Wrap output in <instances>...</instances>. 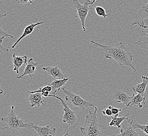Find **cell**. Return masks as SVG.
I'll return each mask as SVG.
<instances>
[{
  "instance_id": "obj_1",
  "label": "cell",
  "mask_w": 148,
  "mask_h": 136,
  "mask_svg": "<svg viewBox=\"0 0 148 136\" xmlns=\"http://www.w3.org/2000/svg\"><path fill=\"white\" fill-rule=\"evenodd\" d=\"M90 43L97 46L101 51L105 53V57L106 59L116 60L121 67L127 66L132 68L134 72L137 70L132 64V54L128 49L125 48L123 43H118L115 45H105L99 43L91 40Z\"/></svg>"
},
{
  "instance_id": "obj_2",
  "label": "cell",
  "mask_w": 148,
  "mask_h": 136,
  "mask_svg": "<svg viewBox=\"0 0 148 136\" xmlns=\"http://www.w3.org/2000/svg\"><path fill=\"white\" fill-rule=\"evenodd\" d=\"M94 112L89 111V114L86 116L85 123L80 130L84 136H104L102 127L98 120L97 107L95 108Z\"/></svg>"
},
{
  "instance_id": "obj_3",
  "label": "cell",
  "mask_w": 148,
  "mask_h": 136,
  "mask_svg": "<svg viewBox=\"0 0 148 136\" xmlns=\"http://www.w3.org/2000/svg\"><path fill=\"white\" fill-rule=\"evenodd\" d=\"M14 106H11V110L8 116L1 118V120L5 123V126L3 129H7L15 133L18 130L22 128L31 129L34 128V124L33 122L26 123L20 118L14 112Z\"/></svg>"
},
{
  "instance_id": "obj_4",
  "label": "cell",
  "mask_w": 148,
  "mask_h": 136,
  "mask_svg": "<svg viewBox=\"0 0 148 136\" xmlns=\"http://www.w3.org/2000/svg\"><path fill=\"white\" fill-rule=\"evenodd\" d=\"M49 97H53L59 99L63 106V110L64 111V115L63 116V122L67 123L69 129H75L79 124V120L74 111L71 110L69 105L63 99L56 95H49Z\"/></svg>"
},
{
  "instance_id": "obj_5",
  "label": "cell",
  "mask_w": 148,
  "mask_h": 136,
  "mask_svg": "<svg viewBox=\"0 0 148 136\" xmlns=\"http://www.w3.org/2000/svg\"><path fill=\"white\" fill-rule=\"evenodd\" d=\"M96 2V1H90L86 0L83 4H81L79 1L74 0L72 1V3L74 4L73 7L76 8L77 10V14L75 16V18H79L82 25V28L84 31H86L85 21L88 12L90 10H92V8L89 7V5H92Z\"/></svg>"
},
{
  "instance_id": "obj_6",
  "label": "cell",
  "mask_w": 148,
  "mask_h": 136,
  "mask_svg": "<svg viewBox=\"0 0 148 136\" xmlns=\"http://www.w3.org/2000/svg\"><path fill=\"white\" fill-rule=\"evenodd\" d=\"M61 90H62L63 92L65 94L66 101L71 103L74 106L79 108L82 109H84L89 107H93L95 108L96 107V106H95L92 103L83 99L79 95L71 93L70 91L67 90L64 87L62 88Z\"/></svg>"
},
{
  "instance_id": "obj_7",
  "label": "cell",
  "mask_w": 148,
  "mask_h": 136,
  "mask_svg": "<svg viewBox=\"0 0 148 136\" xmlns=\"http://www.w3.org/2000/svg\"><path fill=\"white\" fill-rule=\"evenodd\" d=\"M112 98L118 103H121L127 106H130L131 97H129L125 91L117 89L114 91Z\"/></svg>"
},
{
  "instance_id": "obj_8",
  "label": "cell",
  "mask_w": 148,
  "mask_h": 136,
  "mask_svg": "<svg viewBox=\"0 0 148 136\" xmlns=\"http://www.w3.org/2000/svg\"><path fill=\"white\" fill-rule=\"evenodd\" d=\"M114 136H139V133L136 131L126 119L123 122L120 134Z\"/></svg>"
},
{
  "instance_id": "obj_9",
  "label": "cell",
  "mask_w": 148,
  "mask_h": 136,
  "mask_svg": "<svg viewBox=\"0 0 148 136\" xmlns=\"http://www.w3.org/2000/svg\"><path fill=\"white\" fill-rule=\"evenodd\" d=\"M37 66H38V63L37 62L35 63L33 58H31L28 60V62L26 64V66L24 69L23 73L20 75L19 77H17V79H22L26 75H29L30 77H32L35 73V69Z\"/></svg>"
},
{
  "instance_id": "obj_10",
  "label": "cell",
  "mask_w": 148,
  "mask_h": 136,
  "mask_svg": "<svg viewBox=\"0 0 148 136\" xmlns=\"http://www.w3.org/2000/svg\"><path fill=\"white\" fill-rule=\"evenodd\" d=\"M12 61L13 63V71H16V74L19 73V69L24 64L27 63V57L26 56H16V54L14 53L12 56Z\"/></svg>"
},
{
  "instance_id": "obj_11",
  "label": "cell",
  "mask_w": 148,
  "mask_h": 136,
  "mask_svg": "<svg viewBox=\"0 0 148 136\" xmlns=\"http://www.w3.org/2000/svg\"><path fill=\"white\" fill-rule=\"evenodd\" d=\"M42 70L43 71L47 72L49 75L53 77L55 79L58 78L59 80H62L65 78V77L64 75L58 66L45 67L42 68Z\"/></svg>"
},
{
  "instance_id": "obj_12",
  "label": "cell",
  "mask_w": 148,
  "mask_h": 136,
  "mask_svg": "<svg viewBox=\"0 0 148 136\" xmlns=\"http://www.w3.org/2000/svg\"><path fill=\"white\" fill-rule=\"evenodd\" d=\"M44 22H37L35 24H31L27 26L24 29V31L23 32L22 35L19 37V38L16 40V41L15 43L12 46V48L13 49L15 48V47L17 45V44L20 43V41L23 39V38H25L26 36H27L31 34L33 31H34L35 28L38 25H40L41 24H43Z\"/></svg>"
},
{
  "instance_id": "obj_13",
  "label": "cell",
  "mask_w": 148,
  "mask_h": 136,
  "mask_svg": "<svg viewBox=\"0 0 148 136\" xmlns=\"http://www.w3.org/2000/svg\"><path fill=\"white\" fill-rule=\"evenodd\" d=\"M148 95H145L143 94H138L136 95L133 94L131 97L130 106H134L140 108H143V105H145V101Z\"/></svg>"
},
{
  "instance_id": "obj_14",
  "label": "cell",
  "mask_w": 148,
  "mask_h": 136,
  "mask_svg": "<svg viewBox=\"0 0 148 136\" xmlns=\"http://www.w3.org/2000/svg\"><path fill=\"white\" fill-rule=\"evenodd\" d=\"M43 97V95L40 93L29 94V100L31 107L34 106L39 107L42 105H44V99Z\"/></svg>"
},
{
  "instance_id": "obj_15",
  "label": "cell",
  "mask_w": 148,
  "mask_h": 136,
  "mask_svg": "<svg viewBox=\"0 0 148 136\" xmlns=\"http://www.w3.org/2000/svg\"><path fill=\"white\" fill-rule=\"evenodd\" d=\"M33 129L36 131L37 135L39 136H51L55 135L56 132L55 128L51 129L49 125L43 127L34 126Z\"/></svg>"
},
{
  "instance_id": "obj_16",
  "label": "cell",
  "mask_w": 148,
  "mask_h": 136,
  "mask_svg": "<svg viewBox=\"0 0 148 136\" xmlns=\"http://www.w3.org/2000/svg\"><path fill=\"white\" fill-rule=\"evenodd\" d=\"M69 78H65V79L62 80L55 79L51 84V86L52 88L51 95H55L58 91H60L62 88H63V86L65 85L66 82L69 81Z\"/></svg>"
},
{
  "instance_id": "obj_17",
  "label": "cell",
  "mask_w": 148,
  "mask_h": 136,
  "mask_svg": "<svg viewBox=\"0 0 148 136\" xmlns=\"http://www.w3.org/2000/svg\"><path fill=\"white\" fill-rule=\"evenodd\" d=\"M136 45L139 46L143 49L148 50V29L141 32L139 39L136 43Z\"/></svg>"
},
{
  "instance_id": "obj_18",
  "label": "cell",
  "mask_w": 148,
  "mask_h": 136,
  "mask_svg": "<svg viewBox=\"0 0 148 136\" xmlns=\"http://www.w3.org/2000/svg\"><path fill=\"white\" fill-rule=\"evenodd\" d=\"M142 79L143 80V82L132 87V90L134 93L143 94H145L147 86L148 84V78L143 75Z\"/></svg>"
},
{
  "instance_id": "obj_19",
  "label": "cell",
  "mask_w": 148,
  "mask_h": 136,
  "mask_svg": "<svg viewBox=\"0 0 148 136\" xmlns=\"http://www.w3.org/2000/svg\"><path fill=\"white\" fill-rule=\"evenodd\" d=\"M130 114H128L125 115L124 116L118 117L119 114H117L116 115H114L112 116V120L111 122L108 123V126H114V127H117L118 128H121V124L123 122L127 119V117H128L129 115Z\"/></svg>"
},
{
  "instance_id": "obj_20",
  "label": "cell",
  "mask_w": 148,
  "mask_h": 136,
  "mask_svg": "<svg viewBox=\"0 0 148 136\" xmlns=\"http://www.w3.org/2000/svg\"><path fill=\"white\" fill-rule=\"evenodd\" d=\"M127 120H128L135 130L137 129H140L143 132L145 136H148V125H140L134 119L130 118L129 117H127Z\"/></svg>"
},
{
  "instance_id": "obj_21",
  "label": "cell",
  "mask_w": 148,
  "mask_h": 136,
  "mask_svg": "<svg viewBox=\"0 0 148 136\" xmlns=\"http://www.w3.org/2000/svg\"><path fill=\"white\" fill-rule=\"evenodd\" d=\"M0 35H1V37H0V46H0V51L1 52H9L10 49L4 47L3 45H2L3 39L6 37H9L11 38H13L14 36L10 35L5 31H4L1 27L0 28Z\"/></svg>"
},
{
  "instance_id": "obj_22",
  "label": "cell",
  "mask_w": 148,
  "mask_h": 136,
  "mask_svg": "<svg viewBox=\"0 0 148 136\" xmlns=\"http://www.w3.org/2000/svg\"><path fill=\"white\" fill-rule=\"evenodd\" d=\"M52 88L51 85H47L43 88H40L35 91H29L28 93H40L43 95V97H49V93L51 92Z\"/></svg>"
},
{
  "instance_id": "obj_23",
  "label": "cell",
  "mask_w": 148,
  "mask_h": 136,
  "mask_svg": "<svg viewBox=\"0 0 148 136\" xmlns=\"http://www.w3.org/2000/svg\"><path fill=\"white\" fill-rule=\"evenodd\" d=\"M92 10H94L96 11V14L98 16H101V17H103L104 18H106V17L108 16H111V14H107L105 9H103V7L100 6H96L94 9H92Z\"/></svg>"
},
{
  "instance_id": "obj_24",
  "label": "cell",
  "mask_w": 148,
  "mask_h": 136,
  "mask_svg": "<svg viewBox=\"0 0 148 136\" xmlns=\"http://www.w3.org/2000/svg\"><path fill=\"white\" fill-rule=\"evenodd\" d=\"M132 25H138L140 27L143 29H148V17H145L143 18V20L134 22L132 24Z\"/></svg>"
},
{
  "instance_id": "obj_25",
  "label": "cell",
  "mask_w": 148,
  "mask_h": 136,
  "mask_svg": "<svg viewBox=\"0 0 148 136\" xmlns=\"http://www.w3.org/2000/svg\"><path fill=\"white\" fill-rule=\"evenodd\" d=\"M109 109H111L112 113L114 115H116L117 114H119V112L122 111V109L121 108H117L113 107L111 106H109L108 107Z\"/></svg>"
},
{
  "instance_id": "obj_26",
  "label": "cell",
  "mask_w": 148,
  "mask_h": 136,
  "mask_svg": "<svg viewBox=\"0 0 148 136\" xmlns=\"http://www.w3.org/2000/svg\"><path fill=\"white\" fill-rule=\"evenodd\" d=\"M102 113L106 115V116H113V114L112 113V112H111V109H109V108H105L104 110H103L102 111Z\"/></svg>"
},
{
  "instance_id": "obj_27",
  "label": "cell",
  "mask_w": 148,
  "mask_h": 136,
  "mask_svg": "<svg viewBox=\"0 0 148 136\" xmlns=\"http://www.w3.org/2000/svg\"><path fill=\"white\" fill-rule=\"evenodd\" d=\"M16 2L19 4H26L27 3H30V4H33V2L31 0L23 1V0H16Z\"/></svg>"
},
{
  "instance_id": "obj_28",
  "label": "cell",
  "mask_w": 148,
  "mask_h": 136,
  "mask_svg": "<svg viewBox=\"0 0 148 136\" xmlns=\"http://www.w3.org/2000/svg\"><path fill=\"white\" fill-rule=\"evenodd\" d=\"M143 11H144L145 12H147V13H148V3H147V4H146L145 5L143 6V7H142V9H141V10L139 12V14H140L141 12Z\"/></svg>"
},
{
  "instance_id": "obj_29",
  "label": "cell",
  "mask_w": 148,
  "mask_h": 136,
  "mask_svg": "<svg viewBox=\"0 0 148 136\" xmlns=\"http://www.w3.org/2000/svg\"><path fill=\"white\" fill-rule=\"evenodd\" d=\"M69 136V130H68V131H67V133L65 134V135H64L63 136ZM51 136H56L55 135H52Z\"/></svg>"
},
{
  "instance_id": "obj_30",
  "label": "cell",
  "mask_w": 148,
  "mask_h": 136,
  "mask_svg": "<svg viewBox=\"0 0 148 136\" xmlns=\"http://www.w3.org/2000/svg\"><path fill=\"white\" fill-rule=\"evenodd\" d=\"M9 13H10V12H9V13H6V14H1V18H2L3 16H6V15H8V14H9Z\"/></svg>"
}]
</instances>
